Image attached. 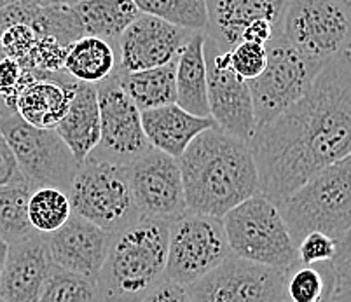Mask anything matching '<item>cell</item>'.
Instances as JSON below:
<instances>
[{"instance_id": "cell-41", "label": "cell", "mask_w": 351, "mask_h": 302, "mask_svg": "<svg viewBox=\"0 0 351 302\" xmlns=\"http://www.w3.org/2000/svg\"><path fill=\"white\" fill-rule=\"evenodd\" d=\"M8 248H9V244L5 243L2 238H0V275H2V269H4L5 257H8Z\"/></svg>"}, {"instance_id": "cell-46", "label": "cell", "mask_w": 351, "mask_h": 302, "mask_svg": "<svg viewBox=\"0 0 351 302\" xmlns=\"http://www.w3.org/2000/svg\"><path fill=\"white\" fill-rule=\"evenodd\" d=\"M282 302H283V301H282ZM328 302H330V301H328Z\"/></svg>"}, {"instance_id": "cell-30", "label": "cell", "mask_w": 351, "mask_h": 302, "mask_svg": "<svg viewBox=\"0 0 351 302\" xmlns=\"http://www.w3.org/2000/svg\"><path fill=\"white\" fill-rule=\"evenodd\" d=\"M37 302H104L97 281L53 266Z\"/></svg>"}, {"instance_id": "cell-12", "label": "cell", "mask_w": 351, "mask_h": 302, "mask_svg": "<svg viewBox=\"0 0 351 302\" xmlns=\"http://www.w3.org/2000/svg\"><path fill=\"white\" fill-rule=\"evenodd\" d=\"M100 105V142L89 155L119 164L133 163L151 147L142 128L140 110L124 93L114 72L97 84Z\"/></svg>"}, {"instance_id": "cell-33", "label": "cell", "mask_w": 351, "mask_h": 302, "mask_svg": "<svg viewBox=\"0 0 351 302\" xmlns=\"http://www.w3.org/2000/svg\"><path fill=\"white\" fill-rule=\"evenodd\" d=\"M337 243L334 238L318 231H311L298 243V257L301 264H322L334 262L337 255Z\"/></svg>"}, {"instance_id": "cell-32", "label": "cell", "mask_w": 351, "mask_h": 302, "mask_svg": "<svg viewBox=\"0 0 351 302\" xmlns=\"http://www.w3.org/2000/svg\"><path fill=\"white\" fill-rule=\"evenodd\" d=\"M40 37L43 35L28 25H14L0 35V44L4 47L5 56L14 60L25 72H30Z\"/></svg>"}, {"instance_id": "cell-25", "label": "cell", "mask_w": 351, "mask_h": 302, "mask_svg": "<svg viewBox=\"0 0 351 302\" xmlns=\"http://www.w3.org/2000/svg\"><path fill=\"white\" fill-rule=\"evenodd\" d=\"M175 68L177 62L140 72H124L117 66L116 75L124 93L132 98L133 103L142 112L177 101Z\"/></svg>"}, {"instance_id": "cell-28", "label": "cell", "mask_w": 351, "mask_h": 302, "mask_svg": "<svg viewBox=\"0 0 351 302\" xmlns=\"http://www.w3.org/2000/svg\"><path fill=\"white\" fill-rule=\"evenodd\" d=\"M72 215L69 194L56 187H35L28 201V221L39 234L58 231Z\"/></svg>"}, {"instance_id": "cell-22", "label": "cell", "mask_w": 351, "mask_h": 302, "mask_svg": "<svg viewBox=\"0 0 351 302\" xmlns=\"http://www.w3.org/2000/svg\"><path fill=\"white\" fill-rule=\"evenodd\" d=\"M205 39V32H194L189 42L180 51L175 68V103L197 117H210Z\"/></svg>"}, {"instance_id": "cell-31", "label": "cell", "mask_w": 351, "mask_h": 302, "mask_svg": "<svg viewBox=\"0 0 351 302\" xmlns=\"http://www.w3.org/2000/svg\"><path fill=\"white\" fill-rule=\"evenodd\" d=\"M220 60L236 75L245 81H252L263 74V70L266 68L267 51L263 44L243 40V42L236 44L232 49L220 51Z\"/></svg>"}, {"instance_id": "cell-38", "label": "cell", "mask_w": 351, "mask_h": 302, "mask_svg": "<svg viewBox=\"0 0 351 302\" xmlns=\"http://www.w3.org/2000/svg\"><path fill=\"white\" fill-rule=\"evenodd\" d=\"M351 257V227L348 229V233L344 234L343 240L339 241V247H337V255L334 262H341V260H346Z\"/></svg>"}, {"instance_id": "cell-42", "label": "cell", "mask_w": 351, "mask_h": 302, "mask_svg": "<svg viewBox=\"0 0 351 302\" xmlns=\"http://www.w3.org/2000/svg\"><path fill=\"white\" fill-rule=\"evenodd\" d=\"M5 110H9V109H8V105H5L4 98L0 97V116H2V114H4V112H5Z\"/></svg>"}, {"instance_id": "cell-19", "label": "cell", "mask_w": 351, "mask_h": 302, "mask_svg": "<svg viewBox=\"0 0 351 302\" xmlns=\"http://www.w3.org/2000/svg\"><path fill=\"white\" fill-rule=\"evenodd\" d=\"M142 128L152 149L178 159L199 133L215 126L212 117H197L177 103L142 110Z\"/></svg>"}, {"instance_id": "cell-5", "label": "cell", "mask_w": 351, "mask_h": 302, "mask_svg": "<svg viewBox=\"0 0 351 302\" xmlns=\"http://www.w3.org/2000/svg\"><path fill=\"white\" fill-rule=\"evenodd\" d=\"M232 255L287 273L299 264L298 244L292 240L278 206L255 194L222 217Z\"/></svg>"}, {"instance_id": "cell-18", "label": "cell", "mask_w": 351, "mask_h": 302, "mask_svg": "<svg viewBox=\"0 0 351 302\" xmlns=\"http://www.w3.org/2000/svg\"><path fill=\"white\" fill-rule=\"evenodd\" d=\"M289 0H206L205 35L220 51L241 42L243 32L254 21L266 20L280 28Z\"/></svg>"}, {"instance_id": "cell-26", "label": "cell", "mask_w": 351, "mask_h": 302, "mask_svg": "<svg viewBox=\"0 0 351 302\" xmlns=\"http://www.w3.org/2000/svg\"><path fill=\"white\" fill-rule=\"evenodd\" d=\"M337 285L334 262L295 264L285 273L283 302H328Z\"/></svg>"}, {"instance_id": "cell-40", "label": "cell", "mask_w": 351, "mask_h": 302, "mask_svg": "<svg viewBox=\"0 0 351 302\" xmlns=\"http://www.w3.org/2000/svg\"><path fill=\"white\" fill-rule=\"evenodd\" d=\"M330 302H351V292L344 290L339 285H336V290H334Z\"/></svg>"}, {"instance_id": "cell-45", "label": "cell", "mask_w": 351, "mask_h": 302, "mask_svg": "<svg viewBox=\"0 0 351 302\" xmlns=\"http://www.w3.org/2000/svg\"><path fill=\"white\" fill-rule=\"evenodd\" d=\"M0 302H5V301H4V299H2V297H0Z\"/></svg>"}, {"instance_id": "cell-8", "label": "cell", "mask_w": 351, "mask_h": 302, "mask_svg": "<svg viewBox=\"0 0 351 302\" xmlns=\"http://www.w3.org/2000/svg\"><path fill=\"white\" fill-rule=\"evenodd\" d=\"M0 131L28 182L35 187H56L69 194L81 164L56 129L30 126L16 110L9 109L0 116Z\"/></svg>"}, {"instance_id": "cell-15", "label": "cell", "mask_w": 351, "mask_h": 302, "mask_svg": "<svg viewBox=\"0 0 351 302\" xmlns=\"http://www.w3.org/2000/svg\"><path fill=\"white\" fill-rule=\"evenodd\" d=\"M193 35L194 32L154 16L140 14L117 39L121 53L117 66L124 72H140L177 62Z\"/></svg>"}, {"instance_id": "cell-36", "label": "cell", "mask_w": 351, "mask_h": 302, "mask_svg": "<svg viewBox=\"0 0 351 302\" xmlns=\"http://www.w3.org/2000/svg\"><path fill=\"white\" fill-rule=\"evenodd\" d=\"M20 179H23L20 166L16 163L14 154H12L8 142H5L2 131H0V186L16 182V180Z\"/></svg>"}, {"instance_id": "cell-44", "label": "cell", "mask_w": 351, "mask_h": 302, "mask_svg": "<svg viewBox=\"0 0 351 302\" xmlns=\"http://www.w3.org/2000/svg\"><path fill=\"white\" fill-rule=\"evenodd\" d=\"M5 58V53H4V47H2V44H0V60Z\"/></svg>"}, {"instance_id": "cell-20", "label": "cell", "mask_w": 351, "mask_h": 302, "mask_svg": "<svg viewBox=\"0 0 351 302\" xmlns=\"http://www.w3.org/2000/svg\"><path fill=\"white\" fill-rule=\"evenodd\" d=\"M30 74V72H28ZM77 81L72 77H35L30 74L14 101L18 116L30 126L54 129L65 117Z\"/></svg>"}, {"instance_id": "cell-29", "label": "cell", "mask_w": 351, "mask_h": 302, "mask_svg": "<svg viewBox=\"0 0 351 302\" xmlns=\"http://www.w3.org/2000/svg\"><path fill=\"white\" fill-rule=\"evenodd\" d=\"M142 14L191 32H206V0H133Z\"/></svg>"}, {"instance_id": "cell-13", "label": "cell", "mask_w": 351, "mask_h": 302, "mask_svg": "<svg viewBox=\"0 0 351 302\" xmlns=\"http://www.w3.org/2000/svg\"><path fill=\"white\" fill-rule=\"evenodd\" d=\"M133 198L142 218L173 222L187 210L177 159L149 147L130 163Z\"/></svg>"}, {"instance_id": "cell-39", "label": "cell", "mask_w": 351, "mask_h": 302, "mask_svg": "<svg viewBox=\"0 0 351 302\" xmlns=\"http://www.w3.org/2000/svg\"><path fill=\"white\" fill-rule=\"evenodd\" d=\"M18 2L35 5V8H54V5H72L77 0H18Z\"/></svg>"}, {"instance_id": "cell-10", "label": "cell", "mask_w": 351, "mask_h": 302, "mask_svg": "<svg viewBox=\"0 0 351 302\" xmlns=\"http://www.w3.org/2000/svg\"><path fill=\"white\" fill-rule=\"evenodd\" d=\"M267 63L258 77L248 82L254 101L255 126H266L304 97L325 63H317L276 35L266 44ZM255 128V129H257Z\"/></svg>"}, {"instance_id": "cell-7", "label": "cell", "mask_w": 351, "mask_h": 302, "mask_svg": "<svg viewBox=\"0 0 351 302\" xmlns=\"http://www.w3.org/2000/svg\"><path fill=\"white\" fill-rule=\"evenodd\" d=\"M278 35L317 63L350 53L351 0H289Z\"/></svg>"}, {"instance_id": "cell-4", "label": "cell", "mask_w": 351, "mask_h": 302, "mask_svg": "<svg viewBox=\"0 0 351 302\" xmlns=\"http://www.w3.org/2000/svg\"><path fill=\"white\" fill-rule=\"evenodd\" d=\"M278 210L295 244L311 231L339 243L351 227V154L318 171Z\"/></svg>"}, {"instance_id": "cell-43", "label": "cell", "mask_w": 351, "mask_h": 302, "mask_svg": "<svg viewBox=\"0 0 351 302\" xmlns=\"http://www.w3.org/2000/svg\"><path fill=\"white\" fill-rule=\"evenodd\" d=\"M11 2H14V0H0V8H4V5L11 4Z\"/></svg>"}, {"instance_id": "cell-34", "label": "cell", "mask_w": 351, "mask_h": 302, "mask_svg": "<svg viewBox=\"0 0 351 302\" xmlns=\"http://www.w3.org/2000/svg\"><path fill=\"white\" fill-rule=\"evenodd\" d=\"M30 74L25 72L12 58L5 56L0 60V97L4 98L8 109L14 110V101Z\"/></svg>"}, {"instance_id": "cell-17", "label": "cell", "mask_w": 351, "mask_h": 302, "mask_svg": "<svg viewBox=\"0 0 351 302\" xmlns=\"http://www.w3.org/2000/svg\"><path fill=\"white\" fill-rule=\"evenodd\" d=\"M51 268L46 234L35 233L11 243L0 275V297L5 302H37Z\"/></svg>"}, {"instance_id": "cell-2", "label": "cell", "mask_w": 351, "mask_h": 302, "mask_svg": "<svg viewBox=\"0 0 351 302\" xmlns=\"http://www.w3.org/2000/svg\"><path fill=\"white\" fill-rule=\"evenodd\" d=\"M177 161L191 212L222 218L261 194L250 145L217 126L199 133Z\"/></svg>"}, {"instance_id": "cell-24", "label": "cell", "mask_w": 351, "mask_h": 302, "mask_svg": "<svg viewBox=\"0 0 351 302\" xmlns=\"http://www.w3.org/2000/svg\"><path fill=\"white\" fill-rule=\"evenodd\" d=\"M116 47L100 37L84 35L66 47L65 74L73 81L86 84H100L117 68Z\"/></svg>"}, {"instance_id": "cell-9", "label": "cell", "mask_w": 351, "mask_h": 302, "mask_svg": "<svg viewBox=\"0 0 351 302\" xmlns=\"http://www.w3.org/2000/svg\"><path fill=\"white\" fill-rule=\"evenodd\" d=\"M229 255L232 253L222 218L186 210L170 222L165 278L187 287Z\"/></svg>"}, {"instance_id": "cell-37", "label": "cell", "mask_w": 351, "mask_h": 302, "mask_svg": "<svg viewBox=\"0 0 351 302\" xmlns=\"http://www.w3.org/2000/svg\"><path fill=\"white\" fill-rule=\"evenodd\" d=\"M336 266V276H337V285L344 290L351 292V257L341 262H334Z\"/></svg>"}, {"instance_id": "cell-23", "label": "cell", "mask_w": 351, "mask_h": 302, "mask_svg": "<svg viewBox=\"0 0 351 302\" xmlns=\"http://www.w3.org/2000/svg\"><path fill=\"white\" fill-rule=\"evenodd\" d=\"M82 35L117 40L142 12L133 0H77L72 4Z\"/></svg>"}, {"instance_id": "cell-11", "label": "cell", "mask_w": 351, "mask_h": 302, "mask_svg": "<svg viewBox=\"0 0 351 302\" xmlns=\"http://www.w3.org/2000/svg\"><path fill=\"white\" fill-rule=\"evenodd\" d=\"M283 279V271L229 255L186 288L193 302H282Z\"/></svg>"}, {"instance_id": "cell-3", "label": "cell", "mask_w": 351, "mask_h": 302, "mask_svg": "<svg viewBox=\"0 0 351 302\" xmlns=\"http://www.w3.org/2000/svg\"><path fill=\"white\" fill-rule=\"evenodd\" d=\"M168 233V222L140 217L110 234L97 278L101 301L138 302L165 279Z\"/></svg>"}, {"instance_id": "cell-27", "label": "cell", "mask_w": 351, "mask_h": 302, "mask_svg": "<svg viewBox=\"0 0 351 302\" xmlns=\"http://www.w3.org/2000/svg\"><path fill=\"white\" fill-rule=\"evenodd\" d=\"M34 189L25 177L0 186V238L8 244L37 233L28 221V201Z\"/></svg>"}, {"instance_id": "cell-21", "label": "cell", "mask_w": 351, "mask_h": 302, "mask_svg": "<svg viewBox=\"0 0 351 302\" xmlns=\"http://www.w3.org/2000/svg\"><path fill=\"white\" fill-rule=\"evenodd\" d=\"M54 129L62 136L75 161L81 164L100 142V105L97 86L86 82L73 86L69 110Z\"/></svg>"}, {"instance_id": "cell-6", "label": "cell", "mask_w": 351, "mask_h": 302, "mask_svg": "<svg viewBox=\"0 0 351 302\" xmlns=\"http://www.w3.org/2000/svg\"><path fill=\"white\" fill-rule=\"evenodd\" d=\"M72 213L114 234L138 221L133 198L130 164L88 155L69 189Z\"/></svg>"}, {"instance_id": "cell-35", "label": "cell", "mask_w": 351, "mask_h": 302, "mask_svg": "<svg viewBox=\"0 0 351 302\" xmlns=\"http://www.w3.org/2000/svg\"><path fill=\"white\" fill-rule=\"evenodd\" d=\"M138 302H193L186 287L178 283L162 279L151 292H147Z\"/></svg>"}, {"instance_id": "cell-1", "label": "cell", "mask_w": 351, "mask_h": 302, "mask_svg": "<svg viewBox=\"0 0 351 302\" xmlns=\"http://www.w3.org/2000/svg\"><path fill=\"white\" fill-rule=\"evenodd\" d=\"M258 189L278 206L324 168L351 154V51L328 60L304 97L250 140Z\"/></svg>"}, {"instance_id": "cell-16", "label": "cell", "mask_w": 351, "mask_h": 302, "mask_svg": "<svg viewBox=\"0 0 351 302\" xmlns=\"http://www.w3.org/2000/svg\"><path fill=\"white\" fill-rule=\"evenodd\" d=\"M110 234L86 218L70 215L54 233L46 234L51 262L72 275L97 281L107 255Z\"/></svg>"}, {"instance_id": "cell-14", "label": "cell", "mask_w": 351, "mask_h": 302, "mask_svg": "<svg viewBox=\"0 0 351 302\" xmlns=\"http://www.w3.org/2000/svg\"><path fill=\"white\" fill-rule=\"evenodd\" d=\"M205 56L210 117L219 129L250 144L257 126L248 82L222 63L220 49L208 37L205 39Z\"/></svg>"}]
</instances>
